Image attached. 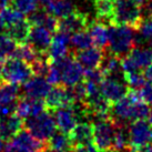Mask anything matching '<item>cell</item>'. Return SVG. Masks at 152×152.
<instances>
[{
    "instance_id": "1",
    "label": "cell",
    "mask_w": 152,
    "mask_h": 152,
    "mask_svg": "<svg viewBox=\"0 0 152 152\" xmlns=\"http://www.w3.org/2000/svg\"><path fill=\"white\" fill-rule=\"evenodd\" d=\"M134 31L128 26H111L108 37V52L119 58L127 56L135 47Z\"/></svg>"
},
{
    "instance_id": "2",
    "label": "cell",
    "mask_w": 152,
    "mask_h": 152,
    "mask_svg": "<svg viewBox=\"0 0 152 152\" xmlns=\"http://www.w3.org/2000/svg\"><path fill=\"white\" fill-rule=\"evenodd\" d=\"M142 7L133 0H114L113 16L110 26H128L135 31L142 23Z\"/></svg>"
},
{
    "instance_id": "3",
    "label": "cell",
    "mask_w": 152,
    "mask_h": 152,
    "mask_svg": "<svg viewBox=\"0 0 152 152\" xmlns=\"http://www.w3.org/2000/svg\"><path fill=\"white\" fill-rule=\"evenodd\" d=\"M26 129L29 131L34 138L46 142L57 130L55 118L52 117V112L45 110L37 117H29L23 122Z\"/></svg>"
},
{
    "instance_id": "4",
    "label": "cell",
    "mask_w": 152,
    "mask_h": 152,
    "mask_svg": "<svg viewBox=\"0 0 152 152\" xmlns=\"http://www.w3.org/2000/svg\"><path fill=\"white\" fill-rule=\"evenodd\" d=\"M31 77H34V72L29 64L12 57H9L4 60V69L0 77L2 81L20 85L25 83Z\"/></svg>"
},
{
    "instance_id": "5",
    "label": "cell",
    "mask_w": 152,
    "mask_h": 152,
    "mask_svg": "<svg viewBox=\"0 0 152 152\" xmlns=\"http://www.w3.org/2000/svg\"><path fill=\"white\" fill-rule=\"evenodd\" d=\"M115 126L110 118L98 119L93 122V144L99 152L113 149Z\"/></svg>"
},
{
    "instance_id": "6",
    "label": "cell",
    "mask_w": 152,
    "mask_h": 152,
    "mask_svg": "<svg viewBox=\"0 0 152 152\" xmlns=\"http://www.w3.org/2000/svg\"><path fill=\"white\" fill-rule=\"evenodd\" d=\"M129 131L128 150H138L152 142V123L145 119L132 121Z\"/></svg>"
},
{
    "instance_id": "7",
    "label": "cell",
    "mask_w": 152,
    "mask_h": 152,
    "mask_svg": "<svg viewBox=\"0 0 152 152\" xmlns=\"http://www.w3.org/2000/svg\"><path fill=\"white\" fill-rule=\"evenodd\" d=\"M45 99L46 109L50 112L64 107H73L78 102L72 88H68L64 85L55 86L50 89Z\"/></svg>"
},
{
    "instance_id": "8",
    "label": "cell",
    "mask_w": 152,
    "mask_h": 152,
    "mask_svg": "<svg viewBox=\"0 0 152 152\" xmlns=\"http://www.w3.org/2000/svg\"><path fill=\"white\" fill-rule=\"evenodd\" d=\"M152 64V49L134 47L132 50L121 58V68L123 72L142 70Z\"/></svg>"
},
{
    "instance_id": "9",
    "label": "cell",
    "mask_w": 152,
    "mask_h": 152,
    "mask_svg": "<svg viewBox=\"0 0 152 152\" xmlns=\"http://www.w3.org/2000/svg\"><path fill=\"white\" fill-rule=\"evenodd\" d=\"M8 143L15 152H42L46 148V142L34 138L27 129L18 131Z\"/></svg>"
},
{
    "instance_id": "10",
    "label": "cell",
    "mask_w": 152,
    "mask_h": 152,
    "mask_svg": "<svg viewBox=\"0 0 152 152\" xmlns=\"http://www.w3.org/2000/svg\"><path fill=\"white\" fill-rule=\"evenodd\" d=\"M129 89L130 88L128 86L120 82L113 77H106L100 83V92L111 104L126 97Z\"/></svg>"
},
{
    "instance_id": "11",
    "label": "cell",
    "mask_w": 152,
    "mask_h": 152,
    "mask_svg": "<svg viewBox=\"0 0 152 152\" xmlns=\"http://www.w3.org/2000/svg\"><path fill=\"white\" fill-rule=\"evenodd\" d=\"M89 27V16L79 10H75L67 17L59 19L58 31H64L67 34H75L78 31L87 30Z\"/></svg>"
},
{
    "instance_id": "12",
    "label": "cell",
    "mask_w": 152,
    "mask_h": 152,
    "mask_svg": "<svg viewBox=\"0 0 152 152\" xmlns=\"http://www.w3.org/2000/svg\"><path fill=\"white\" fill-rule=\"evenodd\" d=\"M52 40V32L46 27L36 26L31 28L28 42L38 53H47Z\"/></svg>"
},
{
    "instance_id": "13",
    "label": "cell",
    "mask_w": 152,
    "mask_h": 152,
    "mask_svg": "<svg viewBox=\"0 0 152 152\" xmlns=\"http://www.w3.org/2000/svg\"><path fill=\"white\" fill-rule=\"evenodd\" d=\"M51 85L43 77H31L29 80L23 83L22 92L23 96L32 99H45L48 92L50 91Z\"/></svg>"
},
{
    "instance_id": "14",
    "label": "cell",
    "mask_w": 152,
    "mask_h": 152,
    "mask_svg": "<svg viewBox=\"0 0 152 152\" xmlns=\"http://www.w3.org/2000/svg\"><path fill=\"white\" fill-rule=\"evenodd\" d=\"M52 113L55 114L53 118H55L57 129L64 132V133H69L76 127L78 120H79L73 107L59 108V109L55 110Z\"/></svg>"
},
{
    "instance_id": "15",
    "label": "cell",
    "mask_w": 152,
    "mask_h": 152,
    "mask_svg": "<svg viewBox=\"0 0 152 152\" xmlns=\"http://www.w3.org/2000/svg\"><path fill=\"white\" fill-rule=\"evenodd\" d=\"M83 66L75 58H72L61 70V82L62 85L72 88L83 79Z\"/></svg>"
},
{
    "instance_id": "16",
    "label": "cell",
    "mask_w": 152,
    "mask_h": 152,
    "mask_svg": "<svg viewBox=\"0 0 152 152\" xmlns=\"http://www.w3.org/2000/svg\"><path fill=\"white\" fill-rule=\"evenodd\" d=\"M73 56L87 69L99 68L104 57V51L98 47H90L83 50L73 51Z\"/></svg>"
},
{
    "instance_id": "17",
    "label": "cell",
    "mask_w": 152,
    "mask_h": 152,
    "mask_svg": "<svg viewBox=\"0 0 152 152\" xmlns=\"http://www.w3.org/2000/svg\"><path fill=\"white\" fill-rule=\"evenodd\" d=\"M75 147L68 133L62 131L55 132L46 141V150L48 152H72Z\"/></svg>"
},
{
    "instance_id": "18",
    "label": "cell",
    "mask_w": 152,
    "mask_h": 152,
    "mask_svg": "<svg viewBox=\"0 0 152 152\" xmlns=\"http://www.w3.org/2000/svg\"><path fill=\"white\" fill-rule=\"evenodd\" d=\"M23 127V119H21L18 114L12 113L6 117L0 118V137L8 141L13 135L20 131Z\"/></svg>"
},
{
    "instance_id": "19",
    "label": "cell",
    "mask_w": 152,
    "mask_h": 152,
    "mask_svg": "<svg viewBox=\"0 0 152 152\" xmlns=\"http://www.w3.org/2000/svg\"><path fill=\"white\" fill-rule=\"evenodd\" d=\"M31 28H32V26L30 25L27 19H21L16 23L7 27L4 32L17 45H23V43L28 42V40H29Z\"/></svg>"
},
{
    "instance_id": "20",
    "label": "cell",
    "mask_w": 152,
    "mask_h": 152,
    "mask_svg": "<svg viewBox=\"0 0 152 152\" xmlns=\"http://www.w3.org/2000/svg\"><path fill=\"white\" fill-rule=\"evenodd\" d=\"M69 137L73 144H86L91 143L93 140V123L81 122L77 123L69 133Z\"/></svg>"
},
{
    "instance_id": "21",
    "label": "cell",
    "mask_w": 152,
    "mask_h": 152,
    "mask_svg": "<svg viewBox=\"0 0 152 152\" xmlns=\"http://www.w3.org/2000/svg\"><path fill=\"white\" fill-rule=\"evenodd\" d=\"M89 34L91 36L93 45L100 49H104L108 46V37H109V29L107 25L100 20H94L89 25L88 29Z\"/></svg>"
},
{
    "instance_id": "22",
    "label": "cell",
    "mask_w": 152,
    "mask_h": 152,
    "mask_svg": "<svg viewBox=\"0 0 152 152\" xmlns=\"http://www.w3.org/2000/svg\"><path fill=\"white\" fill-rule=\"evenodd\" d=\"M45 9L49 15L61 19L73 12L76 10V7L72 0H51L49 4H46Z\"/></svg>"
},
{
    "instance_id": "23",
    "label": "cell",
    "mask_w": 152,
    "mask_h": 152,
    "mask_svg": "<svg viewBox=\"0 0 152 152\" xmlns=\"http://www.w3.org/2000/svg\"><path fill=\"white\" fill-rule=\"evenodd\" d=\"M100 70L104 77H118L119 75H123L122 68H121V58H119L117 56L109 53L104 55L102 62L100 64Z\"/></svg>"
},
{
    "instance_id": "24",
    "label": "cell",
    "mask_w": 152,
    "mask_h": 152,
    "mask_svg": "<svg viewBox=\"0 0 152 152\" xmlns=\"http://www.w3.org/2000/svg\"><path fill=\"white\" fill-rule=\"evenodd\" d=\"M93 6L98 20L110 25L113 16L114 0H93Z\"/></svg>"
},
{
    "instance_id": "25",
    "label": "cell",
    "mask_w": 152,
    "mask_h": 152,
    "mask_svg": "<svg viewBox=\"0 0 152 152\" xmlns=\"http://www.w3.org/2000/svg\"><path fill=\"white\" fill-rule=\"evenodd\" d=\"M18 96H19L18 85L1 80L0 82V104L17 101Z\"/></svg>"
},
{
    "instance_id": "26",
    "label": "cell",
    "mask_w": 152,
    "mask_h": 152,
    "mask_svg": "<svg viewBox=\"0 0 152 152\" xmlns=\"http://www.w3.org/2000/svg\"><path fill=\"white\" fill-rule=\"evenodd\" d=\"M39 55L40 53H38L37 51L34 50L29 42H27V43H23V45H18L16 47L15 51L12 52L11 57L20 59L30 64L31 62H34V60L38 58Z\"/></svg>"
},
{
    "instance_id": "27",
    "label": "cell",
    "mask_w": 152,
    "mask_h": 152,
    "mask_svg": "<svg viewBox=\"0 0 152 152\" xmlns=\"http://www.w3.org/2000/svg\"><path fill=\"white\" fill-rule=\"evenodd\" d=\"M70 45L73 48V51H78L92 47L93 41L88 30H82L75 32L70 37Z\"/></svg>"
},
{
    "instance_id": "28",
    "label": "cell",
    "mask_w": 152,
    "mask_h": 152,
    "mask_svg": "<svg viewBox=\"0 0 152 152\" xmlns=\"http://www.w3.org/2000/svg\"><path fill=\"white\" fill-rule=\"evenodd\" d=\"M115 131H114L113 138V149L118 151H124L129 148V131L127 126L123 124H114Z\"/></svg>"
},
{
    "instance_id": "29",
    "label": "cell",
    "mask_w": 152,
    "mask_h": 152,
    "mask_svg": "<svg viewBox=\"0 0 152 152\" xmlns=\"http://www.w3.org/2000/svg\"><path fill=\"white\" fill-rule=\"evenodd\" d=\"M123 80L126 81V83L130 89H137V90L141 89L147 83L145 76L141 70L123 72Z\"/></svg>"
},
{
    "instance_id": "30",
    "label": "cell",
    "mask_w": 152,
    "mask_h": 152,
    "mask_svg": "<svg viewBox=\"0 0 152 152\" xmlns=\"http://www.w3.org/2000/svg\"><path fill=\"white\" fill-rule=\"evenodd\" d=\"M21 19H23L22 13L13 8L12 6H8V7L0 9V20L2 21L6 28L16 23Z\"/></svg>"
},
{
    "instance_id": "31",
    "label": "cell",
    "mask_w": 152,
    "mask_h": 152,
    "mask_svg": "<svg viewBox=\"0 0 152 152\" xmlns=\"http://www.w3.org/2000/svg\"><path fill=\"white\" fill-rule=\"evenodd\" d=\"M16 47H17V43L6 32L0 34V59L6 60L7 58L11 57Z\"/></svg>"
},
{
    "instance_id": "32",
    "label": "cell",
    "mask_w": 152,
    "mask_h": 152,
    "mask_svg": "<svg viewBox=\"0 0 152 152\" xmlns=\"http://www.w3.org/2000/svg\"><path fill=\"white\" fill-rule=\"evenodd\" d=\"M10 4L22 15H30L38 8L37 0H10Z\"/></svg>"
},
{
    "instance_id": "33",
    "label": "cell",
    "mask_w": 152,
    "mask_h": 152,
    "mask_svg": "<svg viewBox=\"0 0 152 152\" xmlns=\"http://www.w3.org/2000/svg\"><path fill=\"white\" fill-rule=\"evenodd\" d=\"M139 31L144 42H148L152 46V12L149 13L148 17L142 20Z\"/></svg>"
},
{
    "instance_id": "34",
    "label": "cell",
    "mask_w": 152,
    "mask_h": 152,
    "mask_svg": "<svg viewBox=\"0 0 152 152\" xmlns=\"http://www.w3.org/2000/svg\"><path fill=\"white\" fill-rule=\"evenodd\" d=\"M48 17H49V13L47 12L46 9H39V10L36 9L34 12L30 13L29 17L27 18V20L29 21V23L32 27H36V26L45 27L47 20H48Z\"/></svg>"
},
{
    "instance_id": "35",
    "label": "cell",
    "mask_w": 152,
    "mask_h": 152,
    "mask_svg": "<svg viewBox=\"0 0 152 152\" xmlns=\"http://www.w3.org/2000/svg\"><path fill=\"white\" fill-rule=\"evenodd\" d=\"M47 81L51 86H59L62 85L61 82V70L58 67H56L55 64H50V69L47 75Z\"/></svg>"
},
{
    "instance_id": "36",
    "label": "cell",
    "mask_w": 152,
    "mask_h": 152,
    "mask_svg": "<svg viewBox=\"0 0 152 152\" xmlns=\"http://www.w3.org/2000/svg\"><path fill=\"white\" fill-rule=\"evenodd\" d=\"M141 98L143 99V101H145L149 106L152 107V83L150 85H145L139 90Z\"/></svg>"
},
{
    "instance_id": "37",
    "label": "cell",
    "mask_w": 152,
    "mask_h": 152,
    "mask_svg": "<svg viewBox=\"0 0 152 152\" xmlns=\"http://www.w3.org/2000/svg\"><path fill=\"white\" fill-rule=\"evenodd\" d=\"M16 102H11V103H4V104H0V118H6L10 114L16 112Z\"/></svg>"
},
{
    "instance_id": "38",
    "label": "cell",
    "mask_w": 152,
    "mask_h": 152,
    "mask_svg": "<svg viewBox=\"0 0 152 152\" xmlns=\"http://www.w3.org/2000/svg\"><path fill=\"white\" fill-rule=\"evenodd\" d=\"M72 152H99L94 144L91 143H86V144H76L73 149H72Z\"/></svg>"
},
{
    "instance_id": "39",
    "label": "cell",
    "mask_w": 152,
    "mask_h": 152,
    "mask_svg": "<svg viewBox=\"0 0 152 152\" xmlns=\"http://www.w3.org/2000/svg\"><path fill=\"white\" fill-rule=\"evenodd\" d=\"M144 76H145V79L150 83H152V64L144 69Z\"/></svg>"
},
{
    "instance_id": "40",
    "label": "cell",
    "mask_w": 152,
    "mask_h": 152,
    "mask_svg": "<svg viewBox=\"0 0 152 152\" xmlns=\"http://www.w3.org/2000/svg\"><path fill=\"white\" fill-rule=\"evenodd\" d=\"M128 152H152V142L151 143L144 145L142 148L138 149V150H127Z\"/></svg>"
},
{
    "instance_id": "41",
    "label": "cell",
    "mask_w": 152,
    "mask_h": 152,
    "mask_svg": "<svg viewBox=\"0 0 152 152\" xmlns=\"http://www.w3.org/2000/svg\"><path fill=\"white\" fill-rule=\"evenodd\" d=\"M133 1H135V2H137L138 4H140L141 7H143L144 4H147V2H149L150 0H133Z\"/></svg>"
},
{
    "instance_id": "42",
    "label": "cell",
    "mask_w": 152,
    "mask_h": 152,
    "mask_svg": "<svg viewBox=\"0 0 152 152\" xmlns=\"http://www.w3.org/2000/svg\"><path fill=\"white\" fill-rule=\"evenodd\" d=\"M4 140L0 137V152L4 150Z\"/></svg>"
},
{
    "instance_id": "43",
    "label": "cell",
    "mask_w": 152,
    "mask_h": 152,
    "mask_svg": "<svg viewBox=\"0 0 152 152\" xmlns=\"http://www.w3.org/2000/svg\"><path fill=\"white\" fill-rule=\"evenodd\" d=\"M39 4H49L51 0H37Z\"/></svg>"
},
{
    "instance_id": "44",
    "label": "cell",
    "mask_w": 152,
    "mask_h": 152,
    "mask_svg": "<svg viewBox=\"0 0 152 152\" xmlns=\"http://www.w3.org/2000/svg\"><path fill=\"white\" fill-rule=\"evenodd\" d=\"M104 152H122V151H118V150H115V149H110V150L104 151Z\"/></svg>"
},
{
    "instance_id": "45",
    "label": "cell",
    "mask_w": 152,
    "mask_h": 152,
    "mask_svg": "<svg viewBox=\"0 0 152 152\" xmlns=\"http://www.w3.org/2000/svg\"><path fill=\"white\" fill-rule=\"evenodd\" d=\"M0 82H1V80H0Z\"/></svg>"
}]
</instances>
